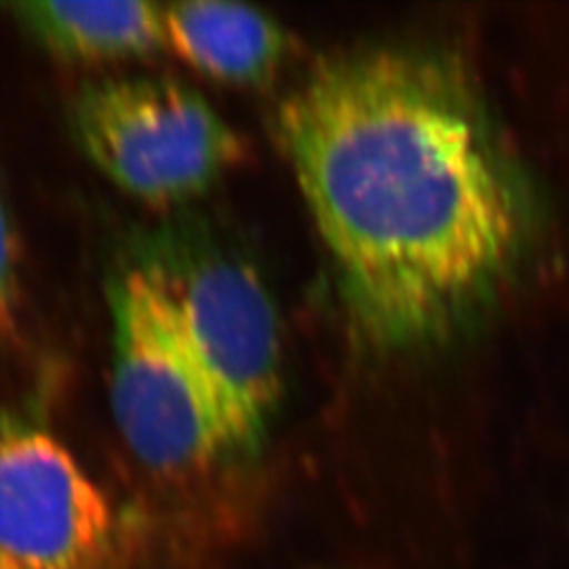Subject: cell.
Instances as JSON below:
<instances>
[{
	"mask_svg": "<svg viewBox=\"0 0 569 569\" xmlns=\"http://www.w3.org/2000/svg\"><path fill=\"white\" fill-rule=\"evenodd\" d=\"M274 136L373 348L448 340L528 247L526 183L467 70L443 53L321 60L279 103Z\"/></svg>",
	"mask_w": 569,
	"mask_h": 569,
	"instance_id": "6da1fadb",
	"label": "cell"
},
{
	"mask_svg": "<svg viewBox=\"0 0 569 569\" xmlns=\"http://www.w3.org/2000/svg\"><path fill=\"white\" fill-rule=\"evenodd\" d=\"M110 406L124 446L152 475L190 481L244 458L222 401L152 270L110 287Z\"/></svg>",
	"mask_w": 569,
	"mask_h": 569,
	"instance_id": "7a4b0ae2",
	"label": "cell"
},
{
	"mask_svg": "<svg viewBox=\"0 0 569 569\" xmlns=\"http://www.w3.org/2000/svg\"><path fill=\"white\" fill-rule=\"evenodd\" d=\"M183 333L216 388L244 458L264 443L283 392V342L262 274L199 226H171L143 244Z\"/></svg>",
	"mask_w": 569,
	"mask_h": 569,
	"instance_id": "3957f363",
	"label": "cell"
},
{
	"mask_svg": "<svg viewBox=\"0 0 569 569\" xmlns=\"http://www.w3.org/2000/svg\"><path fill=\"white\" fill-rule=\"evenodd\" d=\"M70 124L110 182L157 209L203 197L247 157L243 136L197 89L171 77L84 84Z\"/></svg>",
	"mask_w": 569,
	"mask_h": 569,
	"instance_id": "277c9868",
	"label": "cell"
},
{
	"mask_svg": "<svg viewBox=\"0 0 569 569\" xmlns=\"http://www.w3.org/2000/svg\"><path fill=\"white\" fill-rule=\"evenodd\" d=\"M0 552L23 569H121L106 493L47 428L0 411Z\"/></svg>",
	"mask_w": 569,
	"mask_h": 569,
	"instance_id": "5b68a950",
	"label": "cell"
},
{
	"mask_svg": "<svg viewBox=\"0 0 569 569\" xmlns=\"http://www.w3.org/2000/svg\"><path fill=\"white\" fill-rule=\"evenodd\" d=\"M163 26L164 49L226 84H266L289 56L283 26L247 4L218 0L163 4Z\"/></svg>",
	"mask_w": 569,
	"mask_h": 569,
	"instance_id": "8992f818",
	"label": "cell"
},
{
	"mask_svg": "<svg viewBox=\"0 0 569 569\" xmlns=\"http://www.w3.org/2000/svg\"><path fill=\"white\" fill-rule=\"evenodd\" d=\"M21 26L61 60H143L164 49L163 4L37 0L13 7Z\"/></svg>",
	"mask_w": 569,
	"mask_h": 569,
	"instance_id": "52a82bcc",
	"label": "cell"
},
{
	"mask_svg": "<svg viewBox=\"0 0 569 569\" xmlns=\"http://www.w3.org/2000/svg\"><path fill=\"white\" fill-rule=\"evenodd\" d=\"M21 308L20 237L0 199V346L18 336Z\"/></svg>",
	"mask_w": 569,
	"mask_h": 569,
	"instance_id": "ba28073f",
	"label": "cell"
},
{
	"mask_svg": "<svg viewBox=\"0 0 569 569\" xmlns=\"http://www.w3.org/2000/svg\"><path fill=\"white\" fill-rule=\"evenodd\" d=\"M0 569H23L20 563H16L11 557H7L4 552H0Z\"/></svg>",
	"mask_w": 569,
	"mask_h": 569,
	"instance_id": "9c48e42d",
	"label": "cell"
}]
</instances>
